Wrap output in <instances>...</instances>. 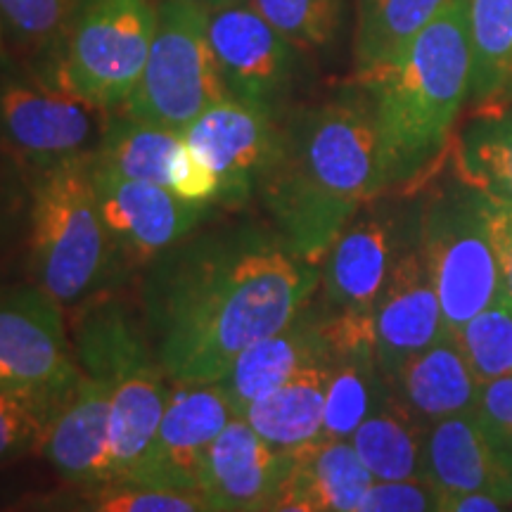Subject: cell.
Masks as SVG:
<instances>
[{"label":"cell","instance_id":"cell-1","mask_svg":"<svg viewBox=\"0 0 512 512\" xmlns=\"http://www.w3.org/2000/svg\"><path fill=\"white\" fill-rule=\"evenodd\" d=\"M320 266L271 221L209 219L138 275L136 302L164 373L219 382L242 351L316 297Z\"/></svg>","mask_w":512,"mask_h":512},{"label":"cell","instance_id":"cell-2","mask_svg":"<svg viewBox=\"0 0 512 512\" xmlns=\"http://www.w3.org/2000/svg\"><path fill=\"white\" fill-rule=\"evenodd\" d=\"M384 192L373 100L356 81L278 119V150L256 197L306 261L320 266L344 226Z\"/></svg>","mask_w":512,"mask_h":512},{"label":"cell","instance_id":"cell-3","mask_svg":"<svg viewBox=\"0 0 512 512\" xmlns=\"http://www.w3.org/2000/svg\"><path fill=\"white\" fill-rule=\"evenodd\" d=\"M354 81L373 100L387 190H425L451 155L470 95L467 0H448L394 62Z\"/></svg>","mask_w":512,"mask_h":512},{"label":"cell","instance_id":"cell-4","mask_svg":"<svg viewBox=\"0 0 512 512\" xmlns=\"http://www.w3.org/2000/svg\"><path fill=\"white\" fill-rule=\"evenodd\" d=\"M76 361L110 396V441L114 482H136L157 427L162 422L171 380L159 363L138 302L119 290L69 311Z\"/></svg>","mask_w":512,"mask_h":512},{"label":"cell","instance_id":"cell-5","mask_svg":"<svg viewBox=\"0 0 512 512\" xmlns=\"http://www.w3.org/2000/svg\"><path fill=\"white\" fill-rule=\"evenodd\" d=\"M29 280L74 311L126 285L93 185V155L27 169Z\"/></svg>","mask_w":512,"mask_h":512},{"label":"cell","instance_id":"cell-6","mask_svg":"<svg viewBox=\"0 0 512 512\" xmlns=\"http://www.w3.org/2000/svg\"><path fill=\"white\" fill-rule=\"evenodd\" d=\"M155 29L150 0H91L53 60L29 67L95 110L117 112L138 86Z\"/></svg>","mask_w":512,"mask_h":512},{"label":"cell","instance_id":"cell-7","mask_svg":"<svg viewBox=\"0 0 512 512\" xmlns=\"http://www.w3.org/2000/svg\"><path fill=\"white\" fill-rule=\"evenodd\" d=\"M420 249L437 287L448 337L498 302V266L486 195L453 174L420 200Z\"/></svg>","mask_w":512,"mask_h":512},{"label":"cell","instance_id":"cell-8","mask_svg":"<svg viewBox=\"0 0 512 512\" xmlns=\"http://www.w3.org/2000/svg\"><path fill=\"white\" fill-rule=\"evenodd\" d=\"M226 98L228 88L207 36V12L188 0H159L150 55L121 112L183 133Z\"/></svg>","mask_w":512,"mask_h":512},{"label":"cell","instance_id":"cell-9","mask_svg":"<svg viewBox=\"0 0 512 512\" xmlns=\"http://www.w3.org/2000/svg\"><path fill=\"white\" fill-rule=\"evenodd\" d=\"M81 377L64 306L31 280L0 283V394L57 411Z\"/></svg>","mask_w":512,"mask_h":512},{"label":"cell","instance_id":"cell-10","mask_svg":"<svg viewBox=\"0 0 512 512\" xmlns=\"http://www.w3.org/2000/svg\"><path fill=\"white\" fill-rule=\"evenodd\" d=\"M107 114L43 79L29 64L0 57V152L24 169L93 155Z\"/></svg>","mask_w":512,"mask_h":512},{"label":"cell","instance_id":"cell-11","mask_svg":"<svg viewBox=\"0 0 512 512\" xmlns=\"http://www.w3.org/2000/svg\"><path fill=\"white\" fill-rule=\"evenodd\" d=\"M384 192L344 226L320 261V306L332 316L373 318L389 273L420 238V202Z\"/></svg>","mask_w":512,"mask_h":512},{"label":"cell","instance_id":"cell-12","mask_svg":"<svg viewBox=\"0 0 512 512\" xmlns=\"http://www.w3.org/2000/svg\"><path fill=\"white\" fill-rule=\"evenodd\" d=\"M207 36L230 98L280 119L292 107L304 53L249 0L207 12Z\"/></svg>","mask_w":512,"mask_h":512},{"label":"cell","instance_id":"cell-13","mask_svg":"<svg viewBox=\"0 0 512 512\" xmlns=\"http://www.w3.org/2000/svg\"><path fill=\"white\" fill-rule=\"evenodd\" d=\"M93 185L126 283L159 254L214 219L219 207L188 202L164 185L133 181L93 159Z\"/></svg>","mask_w":512,"mask_h":512},{"label":"cell","instance_id":"cell-14","mask_svg":"<svg viewBox=\"0 0 512 512\" xmlns=\"http://www.w3.org/2000/svg\"><path fill=\"white\" fill-rule=\"evenodd\" d=\"M233 418L221 382L171 380L162 422L133 484L200 494L204 458Z\"/></svg>","mask_w":512,"mask_h":512},{"label":"cell","instance_id":"cell-15","mask_svg":"<svg viewBox=\"0 0 512 512\" xmlns=\"http://www.w3.org/2000/svg\"><path fill=\"white\" fill-rule=\"evenodd\" d=\"M197 162L219 178V209H242L259 192L278 150V119L226 98L181 133Z\"/></svg>","mask_w":512,"mask_h":512},{"label":"cell","instance_id":"cell-16","mask_svg":"<svg viewBox=\"0 0 512 512\" xmlns=\"http://www.w3.org/2000/svg\"><path fill=\"white\" fill-rule=\"evenodd\" d=\"M375 356L392 382L408 358L446 337L437 287L420 249L413 242L389 273L373 311Z\"/></svg>","mask_w":512,"mask_h":512},{"label":"cell","instance_id":"cell-17","mask_svg":"<svg viewBox=\"0 0 512 512\" xmlns=\"http://www.w3.org/2000/svg\"><path fill=\"white\" fill-rule=\"evenodd\" d=\"M290 467L292 453L275 451L242 415H235L204 458L200 496L214 512H266Z\"/></svg>","mask_w":512,"mask_h":512},{"label":"cell","instance_id":"cell-18","mask_svg":"<svg viewBox=\"0 0 512 512\" xmlns=\"http://www.w3.org/2000/svg\"><path fill=\"white\" fill-rule=\"evenodd\" d=\"M425 479L439 494H494L512 505V451L475 411L437 420L425 432Z\"/></svg>","mask_w":512,"mask_h":512},{"label":"cell","instance_id":"cell-19","mask_svg":"<svg viewBox=\"0 0 512 512\" xmlns=\"http://www.w3.org/2000/svg\"><path fill=\"white\" fill-rule=\"evenodd\" d=\"M41 453L69 486L114 482L110 396L102 384L81 377L79 387L50 420Z\"/></svg>","mask_w":512,"mask_h":512},{"label":"cell","instance_id":"cell-20","mask_svg":"<svg viewBox=\"0 0 512 512\" xmlns=\"http://www.w3.org/2000/svg\"><path fill=\"white\" fill-rule=\"evenodd\" d=\"M330 354L325 309L313 297V302L304 306V311L283 330L259 339L242 351L219 382L233 403L235 415H245L254 401L271 394L297 370L320 361V358H328Z\"/></svg>","mask_w":512,"mask_h":512},{"label":"cell","instance_id":"cell-21","mask_svg":"<svg viewBox=\"0 0 512 512\" xmlns=\"http://www.w3.org/2000/svg\"><path fill=\"white\" fill-rule=\"evenodd\" d=\"M396 399L422 425L475 411L482 382L472 373L453 337H441L432 347L408 358L389 382Z\"/></svg>","mask_w":512,"mask_h":512},{"label":"cell","instance_id":"cell-22","mask_svg":"<svg viewBox=\"0 0 512 512\" xmlns=\"http://www.w3.org/2000/svg\"><path fill=\"white\" fill-rule=\"evenodd\" d=\"M332 354L297 370L290 380L261 396L247 408L245 418L256 434L280 453H297L323 434L325 392Z\"/></svg>","mask_w":512,"mask_h":512},{"label":"cell","instance_id":"cell-23","mask_svg":"<svg viewBox=\"0 0 512 512\" xmlns=\"http://www.w3.org/2000/svg\"><path fill=\"white\" fill-rule=\"evenodd\" d=\"M451 166L465 185L512 204V100L475 107L453 138Z\"/></svg>","mask_w":512,"mask_h":512},{"label":"cell","instance_id":"cell-24","mask_svg":"<svg viewBox=\"0 0 512 512\" xmlns=\"http://www.w3.org/2000/svg\"><path fill=\"white\" fill-rule=\"evenodd\" d=\"M392 399V387L377 363L373 344L332 349L320 439L349 441L375 411Z\"/></svg>","mask_w":512,"mask_h":512},{"label":"cell","instance_id":"cell-25","mask_svg":"<svg viewBox=\"0 0 512 512\" xmlns=\"http://www.w3.org/2000/svg\"><path fill=\"white\" fill-rule=\"evenodd\" d=\"M183 147L185 140L181 133L138 121L117 110L107 114L93 159L119 176L164 185L171 190Z\"/></svg>","mask_w":512,"mask_h":512},{"label":"cell","instance_id":"cell-26","mask_svg":"<svg viewBox=\"0 0 512 512\" xmlns=\"http://www.w3.org/2000/svg\"><path fill=\"white\" fill-rule=\"evenodd\" d=\"M425 432L427 425L392 392V399L363 420L349 441L375 482H403L425 479Z\"/></svg>","mask_w":512,"mask_h":512},{"label":"cell","instance_id":"cell-27","mask_svg":"<svg viewBox=\"0 0 512 512\" xmlns=\"http://www.w3.org/2000/svg\"><path fill=\"white\" fill-rule=\"evenodd\" d=\"M290 477L318 512H356L375 482L354 444L344 439H318L292 453Z\"/></svg>","mask_w":512,"mask_h":512},{"label":"cell","instance_id":"cell-28","mask_svg":"<svg viewBox=\"0 0 512 512\" xmlns=\"http://www.w3.org/2000/svg\"><path fill=\"white\" fill-rule=\"evenodd\" d=\"M470 95L475 107L512 100V0H467Z\"/></svg>","mask_w":512,"mask_h":512},{"label":"cell","instance_id":"cell-29","mask_svg":"<svg viewBox=\"0 0 512 512\" xmlns=\"http://www.w3.org/2000/svg\"><path fill=\"white\" fill-rule=\"evenodd\" d=\"M446 5L448 0H358L354 79L394 62Z\"/></svg>","mask_w":512,"mask_h":512},{"label":"cell","instance_id":"cell-30","mask_svg":"<svg viewBox=\"0 0 512 512\" xmlns=\"http://www.w3.org/2000/svg\"><path fill=\"white\" fill-rule=\"evenodd\" d=\"M91 0H0V29L8 53L31 67L57 55L72 24Z\"/></svg>","mask_w":512,"mask_h":512},{"label":"cell","instance_id":"cell-31","mask_svg":"<svg viewBox=\"0 0 512 512\" xmlns=\"http://www.w3.org/2000/svg\"><path fill=\"white\" fill-rule=\"evenodd\" d=\"M29 512H214L200 494L152 489V486L107 482L64 486L55 494L34 498Z\"/></svg>","mask_w":512,"mask_h":512},{"label":"cell","instance_id":"cell-32","mask_svg":"<svg viewBox=\"0 0 512 512\" xmlns=\"http://www.w3.org/2000/svg\"><path fill=\"white\" fill-rule=\"evenodd\" d=\"M271 27L304 55L330 50L339 41L347 0H249Z\"/></svg>","mask_w":512,"mask_h":512},{"label":"cell","instance_id":"cell-33","mask_svg":"<svg viewBox=\"0 0 512 512\" xmlns=\"http://www.w3.org/2000/svg\"><path fill=\"white\" fill-rule=\"evenodd\" d=\"M453 339L482 384L512 373V311L505 306L491 304Z\"/></svg>","mask_w":512,"mask_h":512},{"label":"cell","instance_id":"cell-34","mask_svg":"<svg viewBox=\"0 0 512 512\" xmlns=\"http://www.w3.org/2000/svg\"><path fill=\"white\" fill-rule=\"evenodd\" d=\"M29 174L17 159L0 152V268L29 240Z\"/></svg>","mask_w":512,"mask_h":512},{"label":"cell","instance_id":"cell-35","mask_svg":"<svg viewBox=\"0 0 512 512\" xmlns=\"http://www.w3.org/2000/svg\"><path fill=\"white\" fill-rule=\"evenodd\" d=\"M53 415L38 403L0 394V467L41 453Z\"/></svg>","mask_w":512,"mask_h":512},{"label":"cell","instance_id":"cell-36","mask_svg":"<svg viewBox=\"0 0 512 512\" xmlns=\"http://www.w3.org/2000/svg\"><path fill=\"white\" fill-rule=\"evenodd\" d=\"M441 494L427 479L373 482L356 512H439Z\"/></svg>","mask_w":512,"mask_h":512},{"label":"cell","instance_id":"cell-37","mask_svg":"<svg viewBox=\"0 0 512 512\" xmlns=\"http://www.w3.org/2000/svg\"><path fill=\"white\" fill-rule=\"evenodd\" d=\"M486 223L498 266V302L512 311V204L486 197Z\"/></svg>","mask_w":512,"mask_h":512},{"label":"cell","instance_id":"cell-38","mask_svg":"<svg viewBox=\"0 0 512 512\" xmlns=\"http://www.w3.org/2000/svg\"><path fill=\"white\" fill-rule=\"evenodd\" d=\"M475 413L484 430L512 451V373L482 384Z\"/></svg>","mask_w":512,"mask_h":512},{"label":"cell","instance_id":"cell-39","mask_svg":"<svg viewBox=\"0 0 512 512\" xmlns=\"http://www.w3.org/2000/svg\"><path fill=\"white\" fill-rule=\"evenodd\" d=\"M439 512H512V505L494 494H441Z\"/></svg>","mask_w":512,"mask_h":512},{"label":"cell","instance_id":"cell-40","mask_svg":"<svg viewBox=\"0 0 512 512\" xmlns=\"http://www.w3.org/2000/svg\"><path fill=\"white\" fill-rule=\"evenodd\" d=\"M266 512H318V508L313 505L311 498L304 494L302 486L287 475L283 489H280V494L275 496V501Z\"/></svg>","mask_w":512,"mask_h":512},{"label":"cell","instance_id":"cell-41","mask_svg":"<svg viewBox=\"0 0 512 512\" xmlns=\"http://www.w3.org/2000/svg\"><path fill=\"white\" fill-rule=\"evenodd\" d=\"M188 3H195V5H197V8H202L204 12H211V10H219V8H226V5L240 3V0H188Z\"/></svg>","mask_w":512,"mask_h":512},{"label":"cell","instance_id":"cell-42","mask_svg":"<svg viewBox=\"0 0 512 512\" xmlns=\"http://www.w3.org/2000/svg\"><path fill=\"white\" fill-rule=\"evenodd\" d=\"M0 57H10L8 48H5V41H3V29H0Z\"/></svg>","mask_w":512,"mask_h":512}]
</instances>
